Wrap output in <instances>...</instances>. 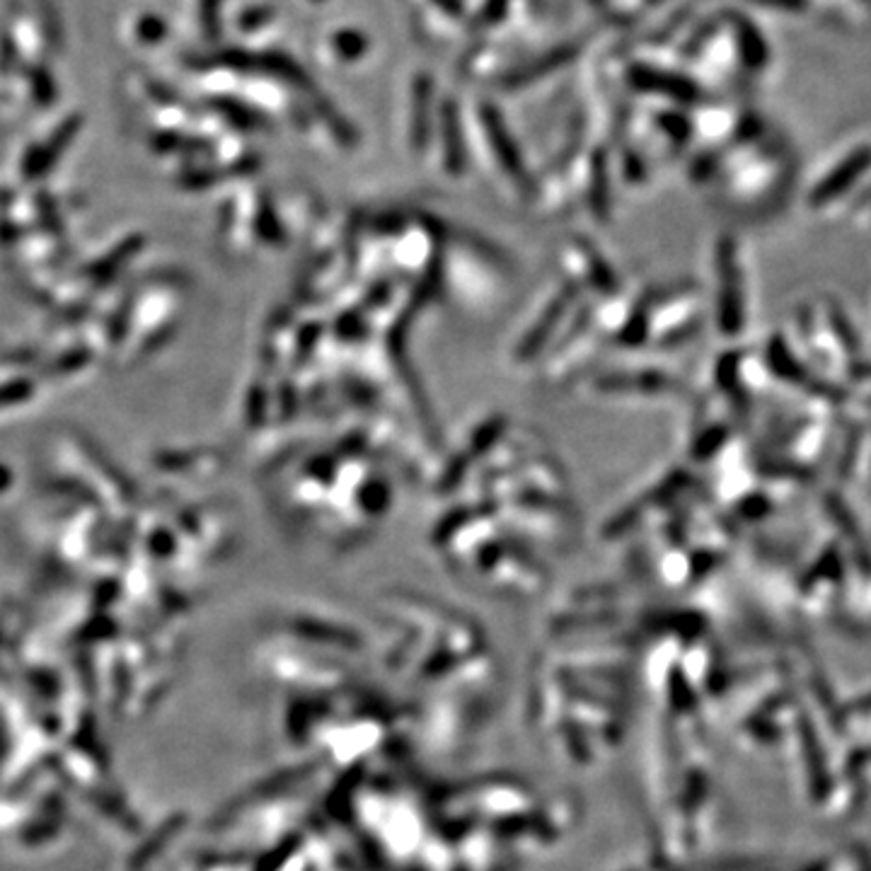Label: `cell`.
<instances>
[{
    "label": "cell",
    "mask_w": 871,
    "mask_h": 871,
    "mask_svg": "<svg viewBox=\"0 0 871 871\" xmlns=\"http://www.w3.org/2000/svg\"><path fill=\"white\" fill-rule=\"evenodd\" d=\"M317 112L323 114V119H325V124L327 126H332V132L337 134V138L339 140H344V144H354L356 140V132H354V126L342 117V114L329 105V102H325V99H317Z\"/></svg>",
    "instance_id": "obj_9"
},
{
    "label": "cell",
    "mask_w": 871,
    "mask_h": 871,
    "mask_svg": "<svg viewBox=\"0 0 871 871\" xmlns=\"http://www.w3.org/2000/svg\"><path fill=\"white\" fill-rule=\"evenodd\" d=\"M508 6H511V0H484L482 10L478 12L475 24H478V28H482V30L496 28V24L506 18Z\"/></svg>",
    "instance_id": "obj_10"
},
{
    "label": "cell",
    "mask_w": 871,
    "mask_h": 871,
    "mask_svg": "<svg viewBox=\"0 0 871 871\" xmlns=\"http://www.w3.org/2000/svg\"><path fill=\"white\" fill-rule=\"evenodd\" d=\"M431 99H433V81L431 75L421 73L412 85V146L424 148L431 134Z\"/></svg>",
    "instance_id": "obj_5"
},
{
    "label": "cell",
    "mask_w": 871,
    "mask_h": 871,
    "mask_svg": "<svg viewBox=\"0 0 871 871\" xmlns=\"http://www.w3.org/2000/svg\"><path fill=\"white\" fill-rule=\"evenodd\" d=\"M218 109H221L235 126H242V129H260V126H264L262 114L250 109L248 105H242V102L223 99V102H218Z\"/></svg>",
    "instance_id": "obj_8"
},
{
    "label": "cell",
    "mask_w": 871,
    "mask_h": 871,
    "mask_svg": "<svg viewBox=\"0 0 871 871\" xmlns=\"http://www.w3.org/2000/svg\"><path fill=\"white\" fill-rule=\"evenodd\" d=\"M480 119L486 136H490V146L494 150L496 160L502 162V168L514 177V179H525V165L521 158V150L516 146L514 136H511L508 126L502 117V112H499L490 102H484L480 107Z\"/></svg>",
    "instance_id": "obj_2"
},
{
    "label": "cell",
    "mask_w": 871,
    "mask_h": 871,
    "mask_svg": "<svg viewBox=\"0 0 871 871\" xmlns=\"http://www.w3.org/2000/svg\"><path fill=\"white\" fill-rule=\"evenodd\" d=\"M368 40L364 32L358 30H342L332 36V49L342 61H358L368 51Z\"/></svg>",
    "instance_id": "obj_7"
},
{
    "label": "cell",
    "mask_w": 871,
    "mask_h": 871,
    "mask_svg": "<svg viewBox=\"0 0 871 871\" xmlns=\"http://www.w3.org/2000/svg\"><path fill=\"white\" fill-rule=\"evenodd\" d=\"M436 8L443 10L445 15L451 18H463L465 15V3L463 0H433Z\"/></svg>",
    "instance_id": "obj_13"
},
{
    "label": "cell",
    "mask_w": 871,
    "mask_h": 871,
    "mask_svg": "<svg viewBox=\"0 0 871 871\" xmlns=\"http://www.w3.org/2000/svg\"><path fill=\"white\" fill-rule=\"evenodd\" d=\"M576 54H579V46H576V44H562V46L549 49L547 54L537 56L535 61L525 63V66H518V69L511 71V73L506 75V78L502 81V85H504V87H525V85H533V83H537L541 78H545V75H549V73H555V71H559V69L569 66V63L576 59Z\"/></svg>",
    "instance_id": "obj_3"
},
{
    "label": "cell",
    "mask_w": 871,
    "mask_h": 871,
    "mask_svg": "<svg viewBox=\"0 0 871 871\" xmlns=\"http://www.w3.org/2000/svg\"><path fill=\"white\" fill-rule=\"evenodd\" d=\"M630 75H632V83L637 87L651 90V93H669V95H678V97H683V95L690 93V85H685L683 81H678L675 75H669V73L637 66V69H632Z\"/></svg>",
    "instance_id": "obj_6"
},
{
    "label": "cell",
    "mask_w": 871,
    "mask_h": 871,
    "mask_svg": "<svg viewBox=\"0 0 871 871\" xmlns=\"http://www.w3.org/2000/svg\"><path fill=\"white\" fill-rule=\"evenodd\" d=\"M225 63L238 71H254L272 75L276 81H284L293 87H311V78L303 71L301 63L293 61L286 54H279V51H266V54H250V51H228Z\"/></svg>",
    "instance_id": "obj_1"
},
{
    "label": "cell",
    "mask_w": 871,
    "mask_h": 871,
    "mask_svg": "<svg viewBox=\"0 0 871 871\" xmlns=\"http://www.w3.org/2000/svg\"><path fill=\"white\" fill-rule=\"evenodd\" d=\"M201 24L203 32L218 40V34H221V0H201Z\"/></svg>",
    "instance_id": "obj_11"
},
{
    "label": "cell",
    "mask_w": 871,
    "mask_h": 871,
    "mask_svg": "<svg viewBox=\"0 0 871 871\" xmlns=\"http://www.w3.org/2000/svg\"><path fill=\"white\" fill-rule=\"evenodd\" d=\"M272 15H274V10L272 8H266V6H254V8H248L245 12H242L240 15V28L242 30H260L262 24H266L269 20H272Z\"/></svg>",
    "instance_id": "obj_12"
},
{
    "label": "cell",
    "mask_w": 871,
    "mask_h": 871,
    "mask_svg": "<svg viewBox=\"0 0 871 871\" xmlns=\"http://www.w3.org/2000/svg\"><path fill=\"white\" fill-rule=\"evenodd\" d=\"M441 144H443V162L448 165V170L458 175L465 168L468 156H465V138H463V126H460V109L455 105V99H443L441 105Z\"/></svg>",
    "instance_id": "obj_4"
}]
</instances>
